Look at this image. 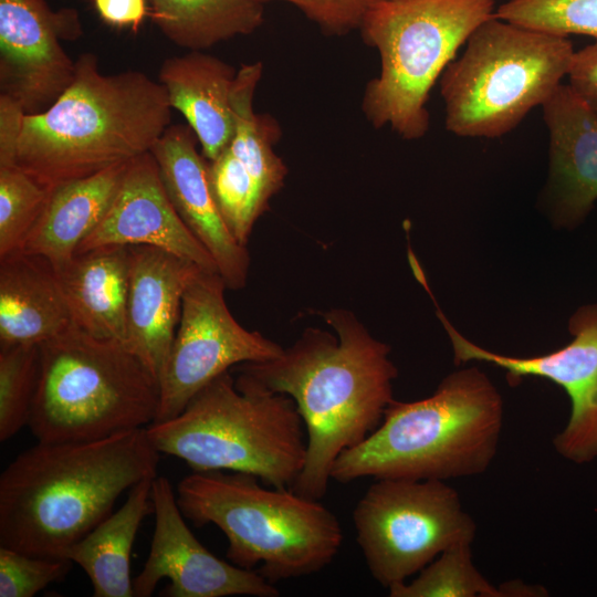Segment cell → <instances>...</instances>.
Wrapping results in <instances>:
<instances>
[{"label": "cell", "instance_id": "cell-4", "mask_svg": "<svg viewBox=\"0 0 597 597\" xmlns=\"http://www.w3.org/2000/svg\"><path fill=\"white\" fill-rule=\"evenodd\" d=\"M503 419V399L483 371H453L429 397L394 400L379 426L336 459L331 480L447 481L481 474L498 453Z\"/></svg>", "mask_w": 597, "mask_h": 597}, {"label": "cell", "instance_id": "cell-7", "mask_svg": "<svg viewBox=\"0 0 597 597\" xmlns=\"http://www.w3.org/2000/svg\"><path fill=\"white\" fill-rule=\"evenodd\" d=\"M158 407V381L124 343L72 324L39 345L28 425L39 442L96 440L146 428Z\"/></svg>", "mask_w": 597, "mask_h": 597}, {"label": "cell", "instance_id": "cell-25", "mask_svg": "<svg viewBox=\"0 0 597 597\" xmlns=\"http://www.w3.org/2000/svg\"><path fill=\"white\" fill-rule=\"evenodd\" d=\"M390 597H504L474 566L471 544L442 552L409 583L388 589Z\"/></svg>", "mask_w": 597, "mask_h": 597}, {"label": "cell", "instance_id": "cell-5", "mask_svg": "<svg viewBox=\"0 0 597 597\" xmlns=\"http://www.w3.org/2000/svg\"><path fill=\"white\" fill-rule=\"evenodd\" d=\"M176 495L186 519L224 534L228 561L273 584L318 573L343 543L337 516L318 500L261 485L254 475L192 472L179 481Z\"/></svg>", "mask_w": 597, "mask_h": 597}, {"label": "cell", "instance_id": "cell-1", "mask_svg": "<svg viewBox=\"0 0 597 597\" xmlns=\"http://www.w3.org/2000/svg\"><path fill=\"white\" fill-rule=\"evenodd\" d=\"M324 318L335 334L307 328L280 357L238 368V376L295 402L307 451L292 490L313 500L326 494L336 459L379 426L395 400L397 377L389 346L373 337L352 312L333 308Z\"/></svg>", "mask_w": 597, "mask_h": 597}, {"label": "cell", "instance_id": "cell-21", "mask_svg": "<svg viewBox=\"0 0 597 597\" xmlns=\"http://www.w3.org/2000/svg\"><path fill=\"white\" fill-rule=\"evenodd\" d=\"M54 270L72 324L94 337L125 344L128 247L91 249Z\"/></svg>", "mask_w": 597, "mask_h": 597}, {"label": "cell", "instance_id": "cell-24", "mask_svg": "<svg viewBox=\"0 0 597 597\" xmlns=\"http://www.w3.org/2000/svg\"><path fill=\"white\" fill-rule=\"evenodd\" d=\"M263 4L259 0H150L161 33L190 51L254 32L264 20Z\"/></svg>", "mask_w": 597, "mask_h": 597}, {"label": "cell", "instance_id": "cell-9", "mask_svg": "<svg viewBox=\"0 0 597 597\" xmlns=\"http://www.w3.org/2000/svg\"><path fill=\"white\" fill-rule=\"evenodd\" d=\"M495 0H380L360 28L380 56L366 86L363 112L376 128L404 139L426 135L429 92L458 49L494 14Z\"/></svg>", "mask_w": 597, "mask_h": 597}, {"label": "cell", "instance_id": "cell-22", "mask_svg": "<svg viewBox=\"0 0 597 597\" xmlns=\"http://www.w3.org/2000/svg\"><path fill=\"white\" fill-rule=\"evenodd\" d=\"M128 163L51 189L21 251L43 256L54 269L69 262L105 216Z\"/></svg>", "mask_w": 597, "mask_h": 597}, {"label": "cell", "instance_id": "cell-8", "mask_svg": "<svg viewBox=\"0 0 597 597\" xmlns=\"http://www.w3.org/2000/svg\"><path fill=\"white\" fill-rule=\"evenodd\" d=\"M440 76L446 128L470 138H499L542 106L568 74L575 53L566 35L494 14L468 38Z\"/></svg>", "mask_w": 597, "mask_h": 597}, {"label": "cell", "instance_id": "cell-26", "mask_svg": "<svg viewBox=\"0 0 597 597\" xmlns=\"http://www.w3.org/2000/svg\"><path fill=\"white\" fill-rule=\"evenodd\" d=\"M39 380V345L0 346V441L29 425Z\"/></svg>", "mask_w": 597, "mask_h": 597}, {"label": "cell", "instance_id": "cell-14", "mask_svg": "<svg viewBox=\"0 0 597 597\" xmlns=\"http://www.w3.org/2000/svg\"><path fill=\"white\" fill-rule=\"evenodd\" d=\"M82 34L77 12L43 0H0V87L27 115L46 111L70 86L73 62L60 40Z\"/></svg>", "mask_w": 597, "mask_h": 597}, {"label": "cell", "instance_id": "cell-29", "mask_svg": "<svg viewBox=\"0 0 597 597\" xmlns=\"http://www.w3.org/2000/svg\"><path fill=\"white\" fill-rule=\"evenodd\" d=\"M72 562L0 545V597H33L65 578Z\"/></svg>", "mask_w": 597, "mask_h": 597}, {"label": "cell", "instance_id": "cell-17", "mask_svg": "<svg viewBox=\"0 0 597 597\" xmlns=\"http://www.w3.org/2000/svg\"><path fill=\"white\" fill-rule=\"evenodd\" d=\"M125 345L159 384L195 263L150 245H130ZM205 271V270H203Z\"/></svg>", "mask_w": 597, "mask_h": 597}, {"label": "cell", "instance_id": "cell-33", "mask_svg": "<svg viewBox=\"0 0 597 597\" xmlns=\"http://www.w3.org/2000/svg\"><path fill=\"white\" fill-rule=\"evenodd\" d=\"M101 19L114 27L136 30L147 14L145 0H94Z\"/></svg>", "mask_w": 597, "mask_h": 597}, {"label": "cell", "instance_id": "cell-13", "mask_svg": "<svg viewBox=\"0 0 597 597\" xmlns=\"http://www.w3.org/2000/svg\"><path fill=\"white\" fill-rule=\"evenodd\" d=\"M155 526L148 557L133 579L136 597H149L157 584L169 579L168 597H277L280 590L259 572L213 555L188 527L177 495L166 476L151 482Z\"/></svg>", "mask_w": 597, "mask_h": 597}, {"label": "cell", "instance_id": "cell-20", "mask_svg": "<svg viewBox=\"0 0 597 597\" xmlns=\"http://www.w3.org/2000/svg\"><path fill=\"white\" fill-rule=\"evenodd\" d=\"M72 325L53 265L17 251L0 258V346L41 343Z\"/></svg>", "mask_w": 597, "mask_h": 597}, {"label": "cell", "instance_id": "cell-3", "mask_svg": "<svg viewBox=\"0 0 597 597\" xmlns=\"http://www.w3.org/2000/svg\"><path fill=\"white\" fill-rule=\"evenodd\" d=\"M166 88L139 71L104 74L75 61L70 86L44 112L25 115L15 166L49 190L148 153L170 126Z\"/></svg>", "mask_w": 597, "mask_h": 597}, {"label": "cell", "instance_id": "cell-18", "mask_svg": "<svg viewBox=\"0 0 597 597\" xmlns=\"http://www.w3.org/2000/svg\"><path fill=\"white\" fill-rule=\"evenodd\" d=\"M542 109L549 139L545 199L554 222L573 228L597 199V116L568 84H561Z\"/></svg>", "mask_w": 597, "mask_h": 597}, {"label": "cell", "instance_id": "cell-15", "mask_svg": "<svg viewBox=\"0 0 597 597\" xmlns=\"http://www.w3.org/2000/svg\"><path fill=\"white\" fill-rule=\"evenodd\" d=\"M106 245L156 247L219 273L210 253L170 201L151 151L128 163L108 210L75 254Z\"/></svg>", "mask_w": 597, "mask_h": 597}, {"label": "cell", "instance_id": "cell-12", "mask_svg": "<svg viewBox=\"0 0 597 597\" xmlns=\"http://www.w3.org/2000/svg\"><path fill=\"white\" fill-rule=\"evenodd\" d=\"M451 341L455 364L471 360L495 365L511 383L526 376L545 378L562 387L570 400L565 428L553 447L564 459L586 463L597 458V305L580 307L569 321L573 339L538 356L516 357L482 348L463 337L437 308Z\"/></svg>", "mask_w": 597, "mask_h": 597}, {"label": "cell", "instance_id": "cell-11", "mask_svg": "<svg viewBox=\"0 0 597 597\" xmlns=\"http://www.w3.org/2000/svg\"><path fill=\"white\" fill-rule=\"evenodd\" d=\"M226 289L219 273L203 270L187 285L159 379V407L154 422L179 415L196 394L231 367L282 355L281 345L237 322L226 303Z\"/></svg>", "mask_w": 597, "mask_h": 597}, {"label": "cell", "instance_id": "cell-32", "mask_svg": "<svg viewBox=\"0 0 597 597\" xmlns=\"http://www.w3.org/2000/svg\"><path fill=\"white\" fill-rule=\"evenodd\" d=\"M25 115L17 101L0 93V167L15 166Z\"/></svg>", "mask_w": 597, "mask_h": 597}, {"label": "cell", "instance_id": "cell-27", "mask_svg": "<svg viewBox=\"0 0 597 597\" xmlns=\"http://www.w3.org/2000/svg\"><path fill=\"white\" fill-rule=\"evenodd\" d=\"M49 193L21 168L0 167V258L21 250Z\"/></svg>", "mask_w": 597, "mask_h": 597}, {"label": "cell", "instance_id": "cell-23", "mask_svg": "<svg viewBox=\"0 0 597 597\" xmlns=\"http://www.w3.org/2000/svg\"><path fill=\"white\" fill-rule=\"evenodd\" d=\"M154 479L135 484L119 510L106 516L64 553V558L85 572L93 596H135L130 556L140 524L153 512Z\"/></svg>", "mask_w": 597, "mask_h": 597}, {"label": "cell", "instance_id": "cell-31", "mask_svg": "<svg viewBox=\"0 0 597 597\" xmlns=\"http://www.w3.org/2000/svg\"><path fill=\"white\" fill-rule=\"evenodd\" d=\"M567 75L572 91L597 116V39L575 51Z\"/></svg>", "mask_w": 597, "mask_h": 597}, {"label": "cell", "instance_id": "cell-16", "mask_svg": "<svg viewBox=\"0 0 597 597\" xmlns=\"http://www.w3.org/2000/svg\"><path fill=\"white\" fill-rule=\"evenodd\" d=\"M197 140L189 125H170L150 151L179 217L214 260L227 289L238 291L247 283L250 255L216 202Z\"/></svg>", "mask_w": 597, "mask_h": 597}, {"label": "cell", "instance_id": "cell-2", "mask_svg": "<svg viewBox=\"0 0 597 597\" xmlns=\"http://www.w3.org/2000/svg\"><path fill=\"white\" fill-rule=\"evenodd\" d=\"M159 458L146 428L87 441H38L0 475V544L64 558L125 491L157 476Z\"/></svg>", "mask_w": 597, "mask_h": 597}, {"label": "cell", "instance_id": "cell-28", "mask_svg": "<svg viewBox=\"0 0 597 597\" xmlns=\"http://www.w3.org/2000/svg\"><path fill=\"white\" fill-rule=\"evenodd\" d=\"M494 15L548 33L597 39V0H509Z\"/></svg>", "mask_w": 597, "mask_h": 597}, {"label": "cell", "instance_id": "cell-19", "mask_svg": "<svg viewBox=\"0 0 597 597\" xmlns=\"http://www.w3.org/2000/svg\"><path fill=\"white\" fill-rule=\"evenodd\" d=\"M237 72L202 51L168 57L159 70L171 108L184 115L208 161L227 148L234 134L231 92Z\"/></svg>", "mask_w": 597, "mask_h": 597}, {"label": "cell", "instance_id": "cell-6", "mask_svg": "<svg viewBox=\"0 0 597 597\" xmlns=\"http://www.w3.org/2000/svg\"><path fill=\"white\" fill-rule=\"evenodd\" d=\"M147 434L160 452L192 472L227 471L292 489L306 458L307 437L295 402L227 371L205 386L176 417Z\"/></svg>", "mask_w": 597, "mask_h": 597}, {"label": "cell", "instance_id": "cell-30", "mask_svg": "<svg viewBox=\"0 0 597 597\" xmlns=\"http://www.w3.org/2000/svg\"><path fill=\"white\" fill-rule=\"evenodd\" d=\"M283 1L300 9L324 32L344 34L360 28L366 14L380 0H259Z\"/></svg>", "mask_w": 597, "mask_h": 597}, {"label": "cell", "instance_id": "cell-10", "mask_svg": "<svg viewBox=\"0 0 597 597\" xmlns=\"http://www.w3.org/2000/svg\"><path fill=\"white\" fill-rule=\"evenodd\" d=\"M356 542L384 588L405 583L446 549L472 544L476 524L441 480L377 479L353 511Z\"/></svg>", "mask_w": 597, "mask_h": 597}]
</instances>
